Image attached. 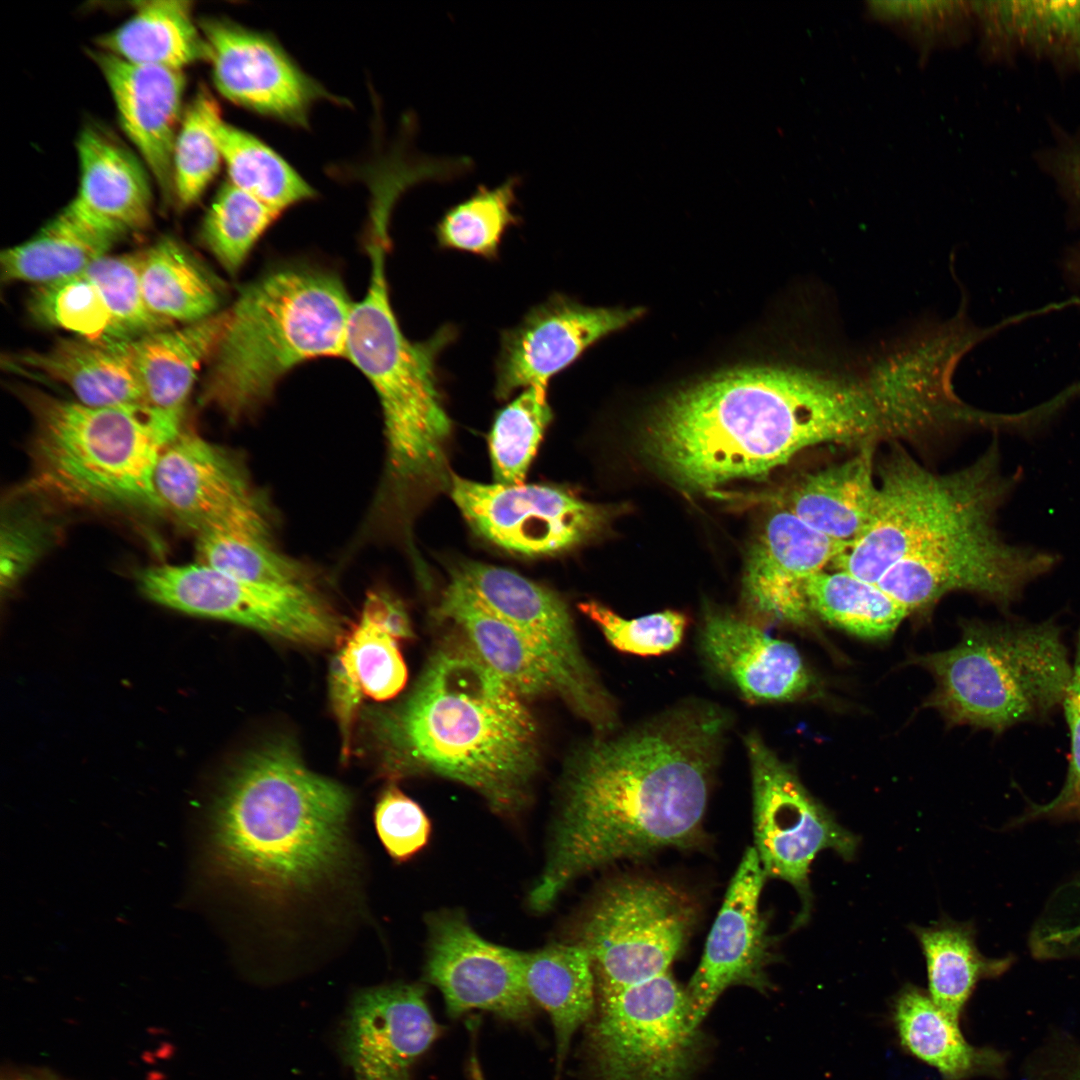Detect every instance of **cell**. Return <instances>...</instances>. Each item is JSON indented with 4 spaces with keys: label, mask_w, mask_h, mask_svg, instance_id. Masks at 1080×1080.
I'll return each mask as SVG.
<instances>
[{
    "label": "cell",
    "mask_w": 1080,
    "mask_h": 1080,
    "mask_svg": "<svg viewBox=\"0 0 1080 1080\" xmlns=\"http://www.w3.org/2000/svg\"><path fill=\"white\" fill-rule=\"evenodd\" d=\"M873 458V446H862L844 462L807 475L785 508L821 534L853 543L866 532L877 508Z\"/></svg>",
    "instance_id": "obj_31"
},
{
    "label": "cell",
    "mask_w": 1080,
    "mask_h": 1080,
    "mask_svg": "<svg viewBox=\"0 0 1080 1080\" xmlns=\"http://www.w3.org/2000/svg\"><path fill=\"white\" fill-rule=\"evenodd\" d=\"M586 1041L593 1080H688L702 1040L670 972L599 998Z\"/></svg>",
    "instance_id": "obj_11"
},
{
    "label": "cell",
    "mask_w": 1080,
    "mask_h": 1080,
    "mask_svg": "<svg viewBox=\"0 0 1080 1080\" xmlns=\"http://www.w3.org/2000/svg\"><path fill=\"white\" fill-rule=\"evenodd\" d=\"M362 614L383 628L396 640L413 636L408 614L393 596L386 592H370L363 605Z\"/></svg>",
    "instance_id": "obj_55"
},
{
    "label": "cell",
    "mask_w": 1080,
    "mask_h": 1080,
    "mask_svg": "<svg viewBox=\"0 0 1080 1080\" xmlns=\"http://www.w3.org/2000/svg\"><path fill=\"white\" fill-rule=\"evenodd\" d=\"M388 242L387 234L372 232L369 284L364 297L352 304L345 356L373 386L383 414L386 459L376 516L406 526L425 500L450 481L447 447L453 424L438 359L457 330L447 324L420 342L403 334L388 292Z\"/></svg>",
    "instance_id": "obj_5"
},
{
    "label": "cell",
    "mask_w": 1080,
    "mask_h": 1080,
    "mask_svg": "<svg viewBox=\"0 0 1080 1080\" xmlns=\"http://www.w3.org/2000/svg\"><path fill=\"white\" fill-rule=\"evenodd\" d=\"M227 319L228 311L218 312L182 327L120 343L148 405L183 417L199 370L213 356Z\"/></svg>",
    "instance_id": "obj_29"
},
{
    "label": "cell",
    "mask_w": 1080,
    "mask_h": 1080,
    "mask_svg": "<svg viewBox=\"0 0 1080 1080\" xmlns=\"http://www.w3.org/2000/svg\"><path fill=\"white\" fill-rule=\"evenodd\" d=\"M1060 561L1055 552L1007 542L996 523H988L898 561L876 583L908 612L954 591L977 594L1007 611Z\"/></svg>",
    "instance_id": "obj_13"
},
{
    "label": "cell",
    "mask_w": 1080,
    "mask_h": 1080,
    "mask_svg": "<svg viewBox=\"0 0 1080 1080\" xmlns=\"http://www.w3.org/2000/svg\"><path fill=\"white\" fill-rule=\"evenodd\" d=\"M700 648L714 671L751 702H783L805 695L812 678L796 647L732 614L708 612Z\"/></svg>",
    "instance_id": "obj_25"
},
{
    "label": "cell",
    "mask_w": 1080,
    "mask_h": 1080,
    "mask_svg": "<svg viewBox=\"0 0 1080 1080\" xmlns=\"http://www.w3.org/2000/svg\"><path fill=\"white\" fill-rule=\"evenodd\" d=\"M727 728L720 708L689 704L587 746L569 771L529 907L550 909L573 880L609 863L702 843Z\"/></svg>",
    "instance_id": "obj_1"
},
{
    "label": "cell",
    "mask_w": 1080,
    "mask_h": 1080,
    "mask_svg": "<svg viewBox=\"0 0 1080 1080\" xmlns=\"http://www.w3.org/2000/svg\"><path fill=\"white\" fill-rule=\"evenodd\" d=\"M1043 163L1063 191L1080 204V136L1067 137L1046 152Z\"/></svg>",
    "instance_id": "obj_54"
},
{
    "label": "cell",
    "mask_w": 1080,
    "mask_h": 1080,
    "mask_svg": "<svg viewBox=\"0 0 1080 1080\" xmlns=\"http://www.w3.org/2000/svg\"><path fill=\"white\" fill-rule=\"evenodd\" d=\"M120 343L59 339L46 350L9 353L1 362L8 372L65 385L87 406L147 404Z\"/></svg>",
    "instance_id": "obj_27"
},
{
    "label": "cell",
    "mask_w": 1080,
    "mask_h": 1080,
    "mask_svg": "<svg viewBox=\"0 0 1080 1080\" xmlns=\"http://www.w3.org/2000/svg\"><path fill=\"white\" fill-rule=\"evenodd\" d=\"M341 652L362 692L377 701L396 696L407 681V668L397 640L361 613Z\"/></svg>",
    "instance_id": "obj_47"
},
{
    "label": "cell",
    "mask_w": 1080,
    "mask_h": 1080,
    "mask_svg": "<svg viewBox=\"0 0 1080 1080\" xmlns=\"http://www.w3.org/2000/svg\"><path fill=\"white\" fill-rule=\"evenodd\" d=\"M280 213L226 182L203 219L201 240L220 265L234 274Z\"/></svg>",
    "instance_id": "obj_45"
},
{
    "label": "cell",
    "mask_w": 1080,
    "mask_h": 1080,
    "mask_svg": "<svg viewBox=\"0 0 1080 1080\" xmlns=\"http://www.w3.org/2000/svg\"><path fill=\"white\" fill-rule=\"evenodd\" d=\"M848 546L812 529L788 509L778 510L750 552L743 579L746 603L768 619L806 624L812 615L807 581L831 567Z\"/></svg>",
    "instance_id": "obj_23"
},
{
    "label": "cell",
    "mask_w": 1080,
    "mask_h": 1080,
    "mask_svg": "<svg viewBox=\"0 0 1080 1080\" xmlns=\"http://www.w3.org/2000/svg\"><path fill=\"white\" fill-rule=\"evenodd\" d=\"M449 494L470 527L511 553L545 556L588 541L610 510L545 484L480 483L451 473Z\"/></svg>",
    "instance_id": "obj_16"
},
{
    "label": "cell",
    "mask_w": 1080,
    "mask_h": 1080,
    "mask_svg": "<svg viewBox=\"0 0 1080 1080\" xmlns=\"http://www.w3.org/2000/svg\"><path fill=\"white\" fill-rule=\"evenodd\" d=\"M27 308L32 319L42 326L63 329L93 342L125 341L99 288L85 273L36 285Z\"/></svg>",
    "instance_id": "obj_44"
},
{
    "label": "cell",
    "mask_w": 1080,
    "mask_h": 1080,
    "mask_svg": "<svg viewBox=\"0 0 1080 1080\" xmlns=\"http://www.w3.org/2000/svg\"><path fill=\"white\" fill-rule=\"evenodd\" d=\"M137 580L146 597L164 606L295 643L327 645L340 632L335 613L310 585L246 581L198 561L147 567Z\"/></svg>",
    "instance_id": "obj_12"
},
{
    "label": "cell",
    "mask_w": 1080,
    "mask_h": 1080,
    "mask_svg": "<svg viewBox=\"0 0 1080 1080\" xmlns=\"http://www.w3.org/2000/svg\"><path fill=\"white\" fill-rule=\"evenodd\" d=\"M1075 648L1072 677L1062 703L1070 734V757L1065 781L1056 797L1048 803L1029 802L1024 812L1012 822L1013 826L1040 819L1080 822V625Z\"/></svg>",
    "instance_id": "obj_49"
},
{
    "label": "cell",
    "mask_w": 1080,
    "mask_h": 1080,
    "mask_svg": "<svg viewBox=\"0 0 1080 1080\" xmlns=\"http://www.w3.org/2000/svg\"><path fill=\"white\" fill-rule=\"evenodd\" d=\"M923 951L934 1003L959 1022L977 983L996 978L1013 964L1014 957L988 958L977 948L975 931L969 923L940 921L929 927L913 928Z\"/></svg>",
    "instance_id": "obj_37"
},
{
    "label": "cell",
    "mask_w": 1080,
    "mask_h": 1080,
    "mask_svg": "<svg viewBox=\"0 0 1080 1080\" xmlns=\"http://www.w3.org/2000/svg\"><path fill=\"white\" fill-rule=\"evenodd\" d=\"M85 273L99 288L123 340H133L174 325L147 307L140 282V252L95 260Z\"/></svg>",
    "instance_id": "obj_46"
},
{
    "label": "cell",
    "mask_w": 1080,
    "mask_h": 1080,
    "mask_svg": "<svg viewBox=\"0 0 1080 1080\" xmlns=\"http://www.w3.org/2000/svg\"><path fill=\"white\" fill-rule=\"evenodd\" d=\"M436 616L457 624L476 655L520 696H561L557 677L538 648L452 574Z\"/></svg>",
    "instance_id": "obj_28"
},
{
    "label": "cell",
    "mask_w": 1080,
    "mask_h": 1080,
    "mask_svg": "<svg viewBox=\"0 0 1080 1080\" xmlns=\"http://www.w3.org/2000/svg\"><path fill=\"white\" fill-rule=\"evenodd\" d=\"M526 989L549 1014L556 1038L557 1066L573 1034L588 1021L595 1003L596 980L589 953L580 944H550L522 952Z\"/></svg>",
    "instance_id": "obj_34"
},
{
    "label": "cell",
    "mask_w": 1080,
    "mask_h": 1080,
    "mask_svg": "<svg viewBox=\"0 0 1080 1080\" xmlns=\"http://www.w3.org/2000/svg\"><path fill=\"white\" fill-rule=\"evenodd\" d=\"M1062 1080H1080V1054L1064 1069Z\"/></svg>",
    "instance_id": "obj_57"
},
{
    "label": "cell",
    "mask_w": 1080,
    "mask_h": 1080,
    "mask_svg": "<svg viewBox=\"0 0 1080 1080\" xmlns=\"http://www.w3.org/2000/svg\"><path fill=\"white\" fill-rule=\"evenodd\" d=\"M553 420L547 386L522 390L495 415L488 436L489 454L496 483L520 485Z\"/></svg>",
    "instance_id": "obj_42"
},
{
    "label": "cell",
    "mask_w": 1080,
    "mask_h": 1080,
    "mask_svg": "<svg viewBox=\"0 0 1080 1080\" xmlns=\"http://www.w3.org/2000/svg\"><path fill=\"white\" fill-rule=\"evenodd\" d=\"M140 282L149 310L172 325L218 313L221 293L215 277L173 237L140 251Z\"/></svg>",
    "instance_id": "obj_36"
},
{
    "label": "cell",
    "mask_w": 1080,
    "mask_h": 1080,
    "mask_svg": "<svg viewBox=\"0 0 1080 1080\" xmlns=\"http://www.w3.org/2000/svg\"><path fill=\"white\" fill-rule=\"evenodd\" d=\"M893 1020L902 1047L935 1068L943 1080H968L999 1074L1003 1056L991 1048L971 1045L928 992L905 986L896 996Z\"/></svg>",
    "instance_id": "obj_32"
},
{
    "label": "cell",
    "mask_w": 1080,
    "mask_h": 1080,
    "mask_svg": "<svg viewBox=\"0 0 1080 1080\" xmlns=\"http://www.w3.org/2000/svg\"><path fill=\"white\" fill-rule=\"evenodd\" d=\"M640 314V309L588 307L568 295H551L502 331L494 366L495 396L505 400L519 389L547 386L590 346Z\"/></svg>",
    "instance_id": "obj_18"
},
{
    "label": "cell",
    "mask_w": 1080,
    "mask_h": 1080,
    "mask_svg": "<svg viewBox=\"0 0 1080 1080\" xmlns=\"http://www.w3.org/2000/svg\"><path fill=\"white\" fill-rule=\"evenodd\" d=\"M330 695L342 735V753L349 752L351 732L361 698L359 681L341 650L334 657L330 672Z\"/></svg>",
    "instance_id": "obj_52"
},
{
    "label": "cell",
    "mask_w": 1080,
    "mask_h": 1080,
    "mask_svg": "<svg viewBox=\"0 0 1080 1080\" xmlns=\"http://www.w3.org/2000/svg\"><path fill=\"white\" fill-rule=\"evenodd\" d=\"M878 369H739L673 395L652 417L644 448L679 486L712 489L768 474L820 443L872 445L894 436Z\"/></svg>",
    "instance_id": "obj_2"
},
{
    "label": "cell",
    "mask_w": 1080,
    "mask_h": 1080,
    "mask_svg": "<svg viewBox=\"0 0 1080 1080\" xmlns=\"http://www.w3.org/2000/svg\"><path fill=\"white\" fill-rule=\"evenodd\" d=\"M351 808V794L308 769L292 744H267L248 755L217 800L215 866L269 906L308 899L350 867Z\"/></svg>",
    "instance_id": "obj_3"
},
{
    "label": "cell",
    "mask_w": 1080,
    "mask_h": 1080,
    "mask_svg": "<svg viewBox=\"0 0 1080 1080\" xmlns=\"http://www.w3.org/2000/svg\"><path fill=\"white\" fill-rule=\"evenodd\" d=\"M915 663L936 682L928 706L952 724L996 734L1048 720L1062 708L1073 669L1054 616L968 622L954 647Z\"/></svg>",
    "instance_id": "obj_8"
},
{
    "label": "cell",
    "mask_w": 1080,
    "mask_h": 1080,
    "mask_svg": "<svg viewBox=\"0 0 1080 1080\" xmlns=\"http://www.w3.org/2000/svg\"><path fill=\"white\" fill-rule=\"evenodd\" d=\"M5 1080H62L48 1072H22L9 1076Z\"/></svg>",
    "instance_id": "obj_56"
},
{
    "label": "cell",
    "mask_w": 1080,
    "mask_h": 1080,
    "mask_svg": "<svg viewBox=\"0 0 1080 1080\" xmlns=\"http://www.w3.org/2000/svg\"><path fill=\"white\" fill-rule=\"evenodd\" d=\"M696 905L664 880L626 876L607 884L581 920L599 998L669 971L687 943Z\"/></svg>",
    "instance_id": "obj_10"
},
{
    "label": "cell",
    "mask_w": 1080,
    "mask_h": 1080,
    "mask_svg": "<svg viewBox=\"0 0 1080 1080\" xmlns=\"http://www.w3.org/2000/svg\"><path fill=\"white\" fill-rule=\"evenodd\" d=\"M192 11V3L185 0L139 2L127 21L99 36L96 43L99 50L133 64L183 71L211 59Z\"/></svg>",
    "instance_id": "obj_33"
},
{
    "label": "cell",
    "mask_w": 1080,
    "mask_h": 1080,
    "mask_svg": "<svg viewBox=\"0 0 1080 1080\" xmlns=\"http://www.w3.org/2000/svg\"><path fill=\"white\" fill-rule=\"evenodd\" d=\"M879 498L866 532L832 563L876 583L898 561L964 531L996 523L1021 483V467L1002 472L997 437L971 465L938 474L895 449L878 469Z\"/></svg>",
    "instance_id": "obj_9"
},
{
    "label": "cell",
    "mask_w": 1080,
    "mask_h": 1080,
    "mask_svg": "<svg viewBox=\"0 0 1080 1080\" xmlns=\"http://www.w3.org/2000/svg\"><path fill=\"white\" fill-rule=\"evenodd\" d=\"M451 574L538 648L557 677L561 697L577 713L600 730L615 725L611 699L586 662L569 609L556 592L516 571L473 560L459 562Z\"/></svg>",
    "instance_id": "obj_15"
},
{
    "label": "cell",
    "mask_w": 1080,
    "mask_h": 1080,
    "mask_svg": "<svg viewBox=\"0 0 1080 1080\" xmlns=\"http://www.w3.org/2000/svg\"><path fill=\"white\" fill-rule=\"evenodd\" d=\"M111 91L120 123L167 202L174 201L173 150L183 118L182 70L127 62L91 52Z\"/></svg>",
    "instance_id": "obj_24"
},
{
    "label": "cell",
    "mask_w": 1080,
    "mask_h": 1080,
    "mask_svg": "<svg viewBox=\"0 0 1080 1080\" xmlns=\"http://www.w3.org/2000/svg\"><path fill=\"white\" fill-rule=\"evenodd\" d=\"M968 2H879L873 6L876 14L919 37L928 39L949 37L958 31L973 14Z\"/></svg>",
    "instance_id": "obj_51"
},
{
    "label": "cell",
    "mask_w": 1080,
    "mask_h": 1080,
    "mask_svg": "<svg viewBox=\"0 0 1080 1080\" xmlns=\"http://www.w3.org/2000/svg\"><path fill=\"white\" fill-rule=\"evenodd\" d=\"M579 609L599 626L613 647L641 656L660 655L675 649L682 641L687 624L683 614L672 610L624 619L596 601L582 602Z\"/></svg>",
    "instance_id": "obj_48"
},
{
    "label": "cell",
    "mask_w": 1080,
    "mask_h": 1080,
    "mask_svg": "<svg viewBox=\"0 0 1080 1080\" xmlns=\"http://www.w3.org/2000/svg\"><path fill=\"white\" fill-rule=\"evenodd\" d=\"M750 762L755 850L767 878L788 882L800 899L794 928L810 916V867L816 856L832 850L854 858L859 840L803 786L793 770L751 733L745 737Z\"/></svg>",
    "instance_id": "obj_14"
},
{
    "label": "cell",
    "mask_w": 1080,
    "mask_h": 1080,
    "mask_svg": "<svg viewBox=\"0 0 1080 1080\" xmlns=\"http://www.w3.org/2000/svg\"><path fill=\"white\" fill-rule=\"evenodd\" d=\"M766 879L755 848H748L686 988L698 1026L726 989L742 985L764 993L772 986L766 968L776 959L775 939L759 906Z\"/></svg>",
    "instance_id": "obj_20"
},
{
    "label": "cell",
    "mask_w": 1080,
    "mask_h": 1080,
    "mask_svg": "<svg viewBox=\"0 0 1080 1080\" xmlns=\"http://www.w3.org/2000/svg\"><path fill=\"white\" fill-rule=\"evenodd\" d=\"M520 183V176L514 175L493 188L478 185L469 197L449 207L435 226L438 246L495 260L506 231L521 222L514 210Z\"/></svg>",
    "instance_id": "obj_40"
},
{
    "label": "cell",
    "mask_w": 1080,
    "mask_h": 1080,
    "mask_svg": "<svg viewBox=\"0 0 1080 1080\" xmlns=\"http://www.w3.org/2000/svg\"><path fill=\"white\" fill-rule=\"evenodd\" d=\"M221 110L210 91L201 87L184 110L173 150L174 200L193 205L218 173L222 153L217 128Z\"/></svg>",
    "instance_id": "obj_43"
},
{
    "label": "cell",
    "mask_w": 1080,
    "mask_h": 1080,
    "mask_svg": "<svg viewBox=\"0 0 1080 1080\" xmlns=\"http://www.w3.org/2000/svg\"><path fill=\"white\" fill-rule=\"evenodd\" d=\"M428 928L424 980L439 989L450 1016L480 1009L508 1020L527 1018L523 951L487 941L461 912L434 913Z\"/></svg>",
    "instance_id": "obj_17"
},
{
    "label": "cell",
    "mask_w": 1080,
    "mask_h": 1080,
    "mask_svg": "<svg viewBox=\"0 0 1080 1080\" xmlns=\"http://www.w3.org/2000/svg\"><path fill=\"white\" fill-rule=\"evenodd\" d=\"M199 26L211 49L215 86L229 101L305 126L315 102L334 100L267 35L225 18H205Z\"/></svg>",
    "instance_id": "obj_19"
},
{
    "label": "cell",
    "mask_w": 1080,
    "mask_h": 1080,
    "mask_svg": "<svg viewBox=\"0 0 1080 1080\" xmlns=\"http://www.w3.org/2000/svg\"><path fill=\"white\" fill-rule=\"evenodd\" d=\"M11 390L33 422L24 493L70 507L163 510L155 467L182 418L148 404L87 406L27 384Z\"/></svg>",
    "instance_id": "obj_6"
},
{
    "label": "cell",
    "mask_w": 1080,
    "mask_h": 1080,
    "mask_svg": "<svg viewBox=\"0 0 1080 1080\" xmlns=\"http://www.w3.org/2000/svg\"><path fill=\"white\" fill-rule=\"evenodd\" d=\"M271 536L272 531L247 520L221 521L196 534L198 562L246 581L309 585L308 567L279 551Z\"/></svg>",
    "instance_id": "obj_38"
},
{
    "label": "cell",
    "mask_w": 1080,
    "mask_h": 1080,
    "mask_svg": "<svg viewBox=\"0 0 1080 1080\" xmlns=\"http://www.w3.org/2000/svg\"><path fill=\"white\" fill-rule=\"evenodd\" d=\"M154 487L162 506L196 534L220 521L270 512L232 451L183 431L159 455Z\"/></svg>",
    "instance_id": "obj_21"
},
{
    "label": "cell",
    "mask_w": 1080,
    "mask_h": 1080,
    "mask_svg": "<svg viewBox=\"0 0 1080 1080\" xmlns=\"http://www.w3.org/2000/svg\"><path fill=\"white\" fill-rule=\"evenodd\" d=\"M973 12L993 56L1025 52L1080 73V1L974 2Z\"/></svg>",
    "instance_id": "obj_30"
},
{
    "label": "cell",
    "mask_w": 1080,
    "mask_h": 1080,
    "mask_svg": "<svg viewBox=\"0 0 1080 1080\" xmlns=\"http://www.w3.org/2000/svg\"><path fill=\"white\" fill-rule=\"evenodd\" d=\"M352 304L334 274L289 267L251 282L228 311L199 401L235 422L299 364L346 352Z\"/></svg>",
    "instance_id": "obj_7"
},
{
    "label": "cell",
    "mask_w": 1080,
    "mask_h": 1080,
    "mask_svg": "<svg viewBox=\"0 0 1080 1080\" xmlns=\"http://www.w3.org/2000/svg\"><path fill=\"white\" fill-rule=\"evenodd\" d=\"M357 1080H362V1079H360V1078H357Z\"/></svg>",
    "instance_id": "obj_58"
},
{
    "label": "cell",
    "mask_w": 1080,
    "mask_h": 1080,
    "mask_svg": "<svg viewBox=\"0 0 1080 1080\" xmlns=\"http://www.w3.org/2000/svg\"><path fill=\"white\" fill-rule=\"evenodd\" d=\"M377 835L388 855L406 862L429 842L431 822L422 807L396 785H388L374 809Z\"/></svg>",
    "instance_id": "obj_50"
},
{
    "label": "cell",
    "mask_w": 1080,
    "mask_h": 1080,
    "mask_svg": "<svg viewBox=\"0 0 1080 1080\" xmlns=\"http://www.w3.org/2000/svg\"><path fill=\"white\" fill-rule=\"evenodd\" d=\"M812 614L854 635L882 639L891 635L909 614L877 583L845 570L821 571L806 583Z\"/></svg>",
    "instance_id": "obj_39"
},
{
    "label": "cell",
    "mask_w": 1080,
    "mask_h": 1080,
    "mask_svg": "<svg viewBox=\"0 0 1080 1080\" xmlns=\"http://www.w3.org/2000/svg\"><path fill=\"white\" fill-rule=\"evenodd\" d=\"M388 722L409 768L468 786L503 816L528 803L539 764L535 720L473 650L437 651Z\"/></svg>",
    "instance_id": "obj_4"
},
{
    "label": "cell",
    "mask_w": 1080,
    "mask_h": 1080,
    "mask_svg": "<svg viewBox=\"0 0 1080 1080\" xmlns=\"http://www.w3.org/2000/svg\"><path fill=\"white\" fill-rule=\"evenodd\" d=\"M438 1035L423 986L393 983L354 996L342 1049L356 1078L411 1080V1067Z\"/></svg>",
    "instance_id": "obj_22"
},
{
    "label": "cell",
    "mask_w": 1080,
    "mask_h": 1080,
    "mask_svg": "<svg viewBox=\"0 0 1080 1080\" xmlns=\"http://www.w3.org/2000/svg\"><path fill=\"white\" fill-rule=\"evenodd\" d=\"M80 183L68 204L100 232L119 240L146 229L152 191L137 157L103 128L87 126L77 141Z\"/></svg>",
    "instance_id": "obj_26"
},
{
    "label": "cell",
    "mask_w": 1080,
    "mask_h": 1080,
    "mask_svg": "<svg viewBox=\"0 0 1080 1080\" xmlns=\"http://www.w3.org/2000/svg\"><path fill=\"white\" fill-rule=\"evenodd\" d=\"M7 550H3L2 559L6 566L2 568V578L11 583L30 567L41 550L42 532L35 521L28 518L16 519L9 514L7 518Z\"/></svg>",
    "instance_id": "obj_53"
},
{
    "label": "cell",
    "mask_w": 1080,
    "mask_h": 1080,
    "mask_svg": "<svg viewBox=\"0 0 1080 1080\" xmlns=\"http://www.w3.org/2000/svg\"><path fill=\"white\" fill-rule=\"evenodd\" d=\"M116 242L67 205L31 239L2 251L1 280L36 286L78 275Z\"/></svg>",
    "instance_id": "obj_35"
},
{
    "label": "cell",
    "mask_w": 1080,
    "mask_h": 1080,
    "mask_svg": "<svg viewBox=\"0 0 1080 1080\" xmlns=\"http://www.w3.org/2000/svg\"><path fill=\"white\" fill-rule=\"evenodd\" d=\"M217 138L230 182L268 206L281 212L315 195L281 156L251 134L222 120Z\"/></svg>",
    "instance_id": "obj_41"
}]
</instances>
